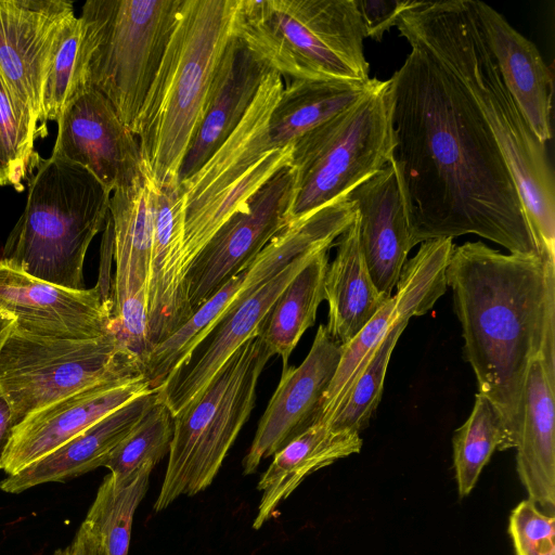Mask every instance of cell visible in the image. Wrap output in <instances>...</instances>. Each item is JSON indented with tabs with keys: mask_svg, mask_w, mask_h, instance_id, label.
Masks as SVG:
<instances>
[{
	"mask_svg": "<svg viewBox=\"0 0 555 555\" xmlns=\"http://www.w3.org/2000/svg\"><path fill=\"white\" fill-rule=\"evenodd\" d=\"M501 78L539 140L552 138L553 76L538 48L489 4L470 0Z\"/></svg>",
	"mask_w": 555,
	"mask_h": 555,
	"instance_id": "22",
	"label": "cell"
},
{
	"mask_svg": "<svg viewBox=\"0 0 555 555\" xmlns=\"http://www.w3.org/2000/svg\"><path fill=\"white\" fill-rule=\"evenodd\" d=\"M379 81L376 78L365 81L292 79L270 115L271 147L292 145L309 130L353 105Z\"/></svg>",
	"mask_w": 555,
	"mask_h": 555,
	"instance_id": "29",
	"label": "cell"
},
{
	"mask_svg": "<svg viewBox=\"0 0 555 555\" xmlns=\"http://www.w3.org/2000/svg\"><path fill=\"white\" fill-rule=\"evenodd\" d=\"M336 256L324 279L328 305V335L339 345L349 343L389 299L374 285L366 267L359 236L358 215L337 238Z\"/></svg>",
	"mask_w": 555,
	"mask_h": 555,
	"instance_id": "26",
	"label": "cell"
},
{
	"mask_svg": "<svg viewBox=\"0 0 555 555\" xmlns=\"http://www.w3.org/2000/svg\"><path fill=\"white\" fill-rule=\"evenodd\" d=\"M346 197L357 210L360 246L372 281L382 295L390 298L412 249L393 163L357 185Z\"/></svg>",
	"mask_w": 555,
	"mask_h": 555,
	"instance_id": "21",
	"label": "cell"
},
{
	"mask_svg": "<svg viewBox=\"0 0 555 555\" xmlns=\"http://www.w3.org/2000/svg\"><path fill=\"white\" fill-rule=\"evenodd\" d=\"M37 119L18 105L0 74V186L23 190L34 158Z\"/></svg>",
	"mask_w": 555,
	"mask_h": 555,
	"instance_id": "38",
	"label": "cell"
},
{
	"mask_svg": "<svg viewBox=\"0 0 555 555\" xmlns=\"http://www.w3.org/2000/svg\"><path fill=\"white\" fill-rule=\"evenodd\" d=\"M397 319L392 295L373 319L349 343L341 346L340 359L322 398L318 421L325 423L332 416Z\"/></svg>",
	"mask_w": 555,
	"mask_h": 555,
	"instance_id": "37",
	"label": "cell"
},
{
	"mask_svg": "<svg viewBox=\"0 0 555 555\" xmlns=\"http://www.w3.org/2000/svg\"><path fill=\"white\" fill-rule=\"evenodd\" d=\"M153 245L147 284V320L152 348L181 327L194 313L188 292L183 253L184 192L178 181H150Z\"/></svg>",
	"mask_w": 555,
	"mask_h": 555,
	"instance_id": "19",
	"label": "cell"
},
{
	"mask_svg": "<svg viewBox=\"0 0 555 555\" xmlns=\"http://www.w3.org/2000/svg\"><path fill=\"white\" fill-rule=\"evenodd\" d=\"M555 518L524 500L512 511L508 532L516 555H555Z\"/></svg>",
	"mask_w": 555,
	"mask_h": 555,
	"instance_id": "40",
	"label": "cell"
},
{
	"mask_svg": "<svg viewBox=\"0 0 555 555\" xmlns=\"http://www.w3.org/2000/svg\"><path fill=\"white\" fill-rule=\"evenodd\" d=\"M447 285L478 393L501 420L498 450L515 448L530 362L540 357L555 378V261L466 242L453 249Z\"/></svg>",
	"mask_w": 555,
	"mask_h": 555,
	"instance_id": "2",
	"label": "cell"
},
{
	"mask_svg": "<svg viewBox=\"0 0 555 555\" xmlns=\"http://www.w3.org/2000/svg\"><path fill=\"white\" fill-rule=\"evenodd\" d=\"M272 356L257 332L173 416L169 460L155 512L212 482L255 406L259 376Z\"/></svg>",
	"mask_w": 555,
	"mask_h": 555,
	"instance_id": "8",
	"label": "cell"
},
{
	"mask_svg": "<svg viewBox=\"0 0 555 555\" xmlns=\"http://www.w3.org/2000/svg\"><path fill=\"white\" fill-rule=\"evenodd\" d=\"M232 35L281 76L370 79L356 0H236Z\"/></svg>",
	"mask_w": 555,
	"mask_h": 555,
	"instance_id": "6",
	"label": "cell"
},
{
	"mask_svg": "<svg viewBox=\"0 0 555 555\" xmlns=\"http://www.w3.org/2000/svg\"><path fill=\"white\" fill-rule=\"evenodd\" d=\"M360 434L332 429L317 421L278 451L262 474L257 489L262 492L253 527L259 529L310 474L359 453Z\"/></svg>",
	"mask_w": 555,
	"mask_h": 555,
	"instance_id": "25",
	"label": "cell"
},
{
	"mask_svg": "<svg viewBox=\"0 0 555 555\" xmlns=\"http://www.w3.org/2000/svg\"><path fill=\"white\" fill-rule=\"evenodd\" d=\"M72 13L73 2L66 0H0V74L37 121L54 41Z\"/></svg>",
	"mask_w": 555,
	"mask_h": 555,
	"instance_id": "18",
	"label": "cell"
},
{
	"mask_svg": "<svg viewBox=\"0 0 555 555\" xmlns=\"http://www.w3.org/2000/svg\"><path fill=\"white\" fill-rule=\"evenodd\" d=\"M158 399V391L138 396L104 416L67 442L0 481V489L21 493L47 482H61L104 466L113 451L129 435Z\"/></svg>",
	"mask_w": 555,
	"mask_h": 555,
	"instance_id": "23",
	"label": "cell"
},
{
	"mask_svg": "<svg viewBox=\"0 0 555 555\" xmlns=\"http://www.w3.org/2000/svg\"><path fill=\"white\" fill-rule=\"evenodd\" d=\"M151 389L145 375L108 378L31 413L14 426L2 470L7 475L22 470Z\"/></svg>",
	"mask_w": 555,
	"mask_h": 555,
	"instance_id": "16",
	"label": "cell"
},
{
	"mask_svg": "<svg viewBox=\"0 0 555 555\" xmlns=\"http://www.w3.org/2000/svg\"><path fill=\"white\" fill-rule=\"evenodd\" d=\"M12 413L5 399L0 395V469L2 459L13 430Z\"/></svg>",
	"mask_w": 555,
	"mask_h": 555,
	"instance_id": "43",
	"label": "cell"
},
{
	"mask_svg": "<svg viewBox=\"0 0 555 555\" xmlns=\"http://www.w3.org/2000/svg\"><path fill=\"white\" fill-rule=\"evenodd\" d=\"M411 0H356L365 37L382 41L384 34L397 26L401 15L417 4Z\"/></svg>",
	"mask_w": 555,
	"mask_h": 555,
	"instance_id": "41",
	"label": "cell"
},
{
	"mask_svg": "<svg viewBox=\"0 0 555 555\" xmlns=\"http://www.w3.org/2000/svg\"><path fill=\"white\" fill-rule=\"evenodd\" d=\"M66 550L68 555H101L96 534L87 520L82 521Z\"/></svg>",
	"mask_w": 555,
	"mask_h": 555,
	"instance_id": "42",
	"label": "cell"
},
{
	"mask_svg": "<svg viewBox=\"0 0 555 555\" xmlns=\"http://www.w3.org/2000/svg\"><path fill=\"white\" fill-rule=\"evenodd\" d=\"M0 310L15 325L40 336L88 339L112 332L113 299L99 283L68 289L39 280L0 260Z\"/></svg>",
	"mask_w": 555,
	"mask_h": 555,
	"instance_id": "14",
	"label": "cell"
},
{
	"mask_svg": "<svg viewBox=\"0 0 555 555\" xmlns=\"http://www.w3.org/2000/svg\"><path fill=\"white\" fill-rule=\"evenodd\" d=\"M150 178L111 194L113 256L116 264L113 308L141 291L147 292L153 245Z\"/></svg>",
	"mask_w": 555,
	"mask_h": 555,
	"instance_id": "27",
	"label": "cell"
},
{
	"mask_svg": "<svg viewBox=\"0 0 555 555\" xmlns=\"http://www.w3.org/2000/svg\"><path fill=\"white\" fill-rule=\"evenodd\" d=\"M141 375V362L113 330L100 337L75 339L35 335L14 324L0 350V395L11 409L14 426L95 383Z\"/></svg>",
	"mask_w": 555,
	"mask_h": 555,
	"instance_id": "11",
	"label": "cell"
},
{
	"mask_svg": "<svg viewBox=\"0 0 555 555\" xmlns=\"http://www.w3.org/2000/svg\"><path fill=\"white\" fill-rule=\"evenodd\" d=\"M341 345L318 327L312 346L298 366L283 369L278 387L260 417L255 437L243 460L245 475L274 455L318 421L322 398L335 374Z\"/></svg>",
	"mask_w": 555,
	"mask_h": 555,
	"instance_id": "15",
	"label": "cell"
},
{
	"mask_svg": "<svg viewBox=\"0 0 555 555\" xmlns=\"http://www.w3.org/2000/svg\"><path fill=\"white\" fill-rule=\"evenodd\" d=\"M183 0H89L82 7L74 94L100 92L134 133Z\"/></svg>",
	"mask_w": 555,
	"mask_h": 555,
	"instance_id": "7",
	"label": "cell"
},
{
	"mask_svg": "<svg viewBox=\"0 0 555 555\" xmlns=\"http://www.w3.org/2000/svg\"><path fill=\"white\" fill-rule=\"evenodd\" d=\"M389 80L293 143L295 193L289 221L344 196L392 162Z\"/></svg>",
	"mask_w": 555,
	"mask_h": 555,
	"instance_id": "9",
	"label": "cell"
},
{
	"mask_svg": "<svg viewBox=\"0 0 555 555\" xmlns=\"http://www.w3.org/2000/svg\"><path fill=\"white\" fill-rule=\"evenodd\" d=\"M111 194L79 165L53 156L42 160L0 260L57 286L85 288L87 250L105 227Z\"/></svg>",
	"mask_w": 555,
	"mask_h": 555,
	"instance_id": "5",
	"label": "cell"
},
{
	"mask_svg": "<svg viewBox=\"0 0 555 555\" xmlns=\"http://www.w3.org/2000/svg\"><path fill=\"white\" fill-rule=\"evenodd\" d=\"M414 11L480 108L521 196L538 253L555 261V181L546 144L506 89L470 0L420 1Z\"/></svg>",
	"mask_w": 555,
	"mask_h": 555,
	"instance_id": "3",
	"label": "cell"
},
{
	"mask_svg": "<svg viewBox=\"0 0 555 555\" xmlns=\"http://www.w3.org/2000/svg\"><path fill=\"white\" fill-rule=\"evenodd\" d=\"M409 323L397 319L358 375L341 402L325 422L332 429L360 434L378 405L392 350Z\"/></svg>",
	"mask_w": 555,
	"mask_h": 555,
	"instance_id": "36",
	"label": "cell"
},
{
	"mask_svg": "<svg viewBox=\"0 0 555 555\" xmlns=\"http://www.w3.org/2000/svg\"><path fill=\"white\" fill-rule=\"evenodd\" d=\"M328 249L319 251L289 282L262 321L258 334L283 369L304 333L311 327L324 300Z\"/></svg>",
	"mask_w": 555,
	"mask_h": 555,
	"instance_id": "30",
	"label": "cell"
},
{
	"mask_svg": "<svg viewBox=\"0 0 555 555\" xmlns=\"http://www.w3.org/2000/svg\"><path fill=\"white\" fill-rule=\"evenodd\" d=\"M323 249L299 256L278 275L228 308L184 364L158 389L159 399L172 416L196 397L224 362L258 332L284 288Z\"/></svg>",
	"mask_w": 555,
	"mask_h": 555,
	"instance_id": "17",
	"label": "cell"
},
{
	"mask_svg": "<svg viewBox=\"0 0 555 555\" xmlns=\"http://www.w3.org/2000/svg\"><path fill=\"white\" fill-rule=\"evenodd\" d=\"M295 171L280 169L212 235L188 270L193 311L245 269L268 242L289 222Z\"/></svg>",
	"mask_w": 555,
	"mask_h": 555,
	"instance_id": "12",
	"label": "cell"
},
{
	"mask_svg": "<svg viewBox=\"0 0 555 555\" xmlns=\"http://www.w3.org/2000/svg\"><path fill=\"white\" fill-rule=\"evenodd\" d=\"M356 216L353 203L344 196L309 215L289 221L247 266L244 281L231 306L242 301L278 275L299 256L331 248L353 222Z\"/></svg>",
	"mask_w": 555,
	"mask_h": 555,
	"instance_id": "28",
	"label": "cell"
},
{
	"mask_svg": "<svg viewBox=\"0 0 555 555\" xmlns=\"http://www.w3.org/2000/svg\"><path fill=\"white\" fill-rule=\"evenodd\" d=\"M284 86L271 70L247 114L188 180L184 192L183 253L190 264L218 229L280 169L291 165L293 144L273 150L269 139L270 115Z\"/></svg>",
	"mask_w": 555,
	"mask_h": 555,
	"instance_id": "10",
	"label": "cell"
},
{
	"mask_svg": "<svg viewBox=\"0 0 555 555\" xmlns=\"http://www.w3.org/2000/svg\"><path fill=\"white\" fill-rule=\"evenodd\" d=\"M415 7L396 26L411 51L388 79L392 163L411 247L476 234L511 254H539L515 180L481 111Z\"/></svg>",
	"mask_w": 555,
	"mask_h": 555,
	"instance_id": "1",
	"label": "cell"
},
{
	"mask_svg": "<svg viewBox=\"0 0 555 555\" xmlns=\"http://www.w3.org/2000/svg\"><path fill=\"white\" fill-rule=\"evenodd\" d=\"M555 378L534 358L526 375L516 440V467L529 499L554 515Z\"/></svg>",
	"mask_w": 555,
	"mask_h": 555,
	"instance_id": "24",
	"label": "cell"
},
{
	"mask_svg": "<svg viewBox=\"0 0 555 555\" xmlns=\"http://www.w3.org/2000/svg\"><path fill=\"white\" fill-rule=\"evenodd\" d=\"M81 21L74 13L63 22L52 49L42 92L39 121L56 120L74 94L77 52Z\"/></svg>",
	"mask_w": 555,
	"mask_h": 555,
	"instance_id": "39",
	"label": "cell"
},
{
	"mask_svg": "<svg viewBox=\"0 0 555 555\" xmlns=\"http://www.w3.org/2000/svg\"><path fill=\"white\" fill-rule=\"evenodd\" d=\"M173 416L159 399L113 451L105 467L119 486L131 483L147 466L154 467L169 453Z\"/></svg>",
	"mask_w": 555,
	"mask_h": 555,
	"instance_id": "34",
	"label": "cell"
},
{
	"mask_svg": "<svg viewBox=\"0 0 555 555\" xmlns=\"http://www.w3.org/2000/svg\"><path fill=\"white\" fill-rule=\"evenodd\" d=\"M154 467H145L127 486H119L111 474L100 485L86 519L99 540L101 555H128L134 512L144 498Z\"/></svg>",
	"mask_w": 555,
	"mask_h": 555,
	"instance_id": "32",
	"label": "cell"
},
{
	"mask_svg": "<svg viewBox=\"0 0 555 555\" xmlns=\"http://www.w3.org/2000/svg\"><path fill=\"white\" fill-rule=\"evenodd\" d=\"M452 238L421 243L416 255L406 260L397 282L396 314L409 320L427 313L447 289V269L454 249Z\"/></svg>",
	"mask_w": 555,
	"mask_h": 555,
	"instance_id": "33",
	"label": "cell"
},
{
	"mask_svg": "<svg viewBox=\"0 0 555 555\" xmlns=\"http://www.w3.org/2000/svg\"><path fill=\"white\" fill-rule=\"evenodd\" d=\"M14 324L15 318L10 313L0 310V350L9 337Z\"/></svg>",
	"mask_w": 555,
	"mask_h": 555,
	"instance_id": "44",
	"label": "cell"
},
{
	"mask_svg": "<svg viewBox=\"0 0 555 555\" xmlns=\"http://www.w3.org/2000/svg\"><path fill=\"white\" fill-rule=\"evenodd\" d=\"M246 268L232 276L214 296L197 308L181 327L152 348L143 363V373L152 389L158 391L225 313L244 281Z\"/></svg>",
	"mask_w": 555,
	"mask_h": 555,
	"instance_id": "31",
	"label": "cell"
},
{
	"mask_svg": "<svg viewBox=\"0 0 555 555\" xmlns=\"http://www.w3.org/2000/svg\"><path fill=\"white\" fill-rule=\"evenodd\" d=\"M236 0H183L134 134L155 185L178 181L212 75L232 36Z\"/></svg>",
	"mask_w": 555,
	"mask_h": 555,
	"instance_id": "4",
	"label": "cell"
},
{
	"mask_svg": "<svg viewBox=\"0 0 555 555\" xmlns=\"http://www.w3.org/2000/svg\"><path fill=\"white\" fill-rule=\"evenodd\" d=\"M502 441L501 420L486 397L476 393L470 415L453 436V466L460 498L467 496Z\"/></svg>",
	"mask_w": 555,
	"mask_h": 555,
	"instance_id": "35",
	"label": "cell"
},
{
	"mask_svg": "<svg viewBox=\"0 0 555 555\" xmlns=\"http://www.w3.org/2000/svg\"><path fill=\"white\" fill-rule=\"evenodd\" d=\"M51 156L86 168L111 193L146 176L137 135L91 88L79 90L64 107Z\"/></svg>",
	"mask_w": 555,
	"mask_h": 555,
	"instance_id": "13",
	"label": "cell"
},
{
	"mask_svg": "<svg viewBox=\"0 0 555 555\" xmlns=\"http://www.w3.org/2000/svg\"><path fill=\"white\" fill-rule=\"evenodd\" d=\"M273 70L242 38L232 35L215 68L198 126L178 171V182L192 177L243 120Z\"/></svg>",
	"mask_w": 555,
	"mask_h": 555,
	"instance_id": "20",
	"label": "cell"
},
{
	"mask_svg": "<svg viewBox=\"0 0 555 555\" xmlns=\"http://www.w3.org/2000/svg\"><path fill=\"white\" fill-rule=\"evenodd\" d=\"M53 555H68L66 548H57Z\"/></svg>",
	"mask_w": 555,
	"mask_h": 555,
	"instance_id": "45",
	"label": "cell"
}]
</instances>
